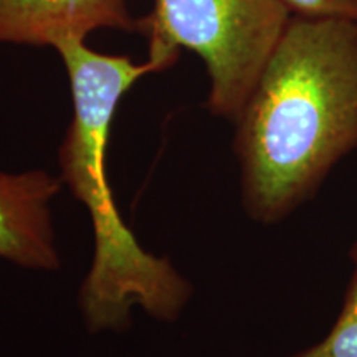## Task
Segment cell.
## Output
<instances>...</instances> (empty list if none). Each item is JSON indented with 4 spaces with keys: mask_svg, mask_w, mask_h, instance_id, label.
<instances>
[{
    "mask_svg": "<svg viewBox=\"0 0 357 357\" xmlns=\"http://www.w3.org/2000/svg\"><path fill=\"white\" fill-rule=\"evenodd\" d=\"M234 123L245 211L281 222L357 149V22L293 15Z\"/></svg>",
    "mask_w": 357,
    "mask_h": 357,
    "instance_id": "6da1fadb",
    "label": "cell"
},
{
    "mask_svg": "<svg viewBox=\"0 0 357 357\" xmlns=\"http://www.w3.org/2000/svg\"><path fill=\"white\" fill-rule=\"evenodd\" d=\"M68 75L73 116L58 149L65 187L88 211L95 238L91 266L78 294L89 333L126 331L134 307L151 318L177 321L192 298V284L166 257L141 247L121 218L106 167L111 124L123 96L146 75L167 70L147 56L136 63L68 38L53 48Z\"/></svg>",
    "mask_w": 357,
    "mask_h": 357,
    "instance_id": "7a4b0ae2",
    "label": "cell"
},
{
    "mask_svg": "<svg viewBox=\"0 0 357 357\" xmlns=\"http://www.w3.org/2000/svg\"><path fill=\"white\" fill-rule=\"evenodd\" d=\"M291 17L281 0H154L137 32L166 66L182 48L194 52L208 77V111L235 121Z\"/></svg>",
    "mask_w": 357,
    "mask_h": 357,
    "instance_id": "3957f363",
    "label": "cell"
},
{
    "mask_svg": "<svg viewBox=\"0 0 357 357\" xmlns=\"http://www.w3.org/2000/svg\"><path fill=\"white\" fill-rule=\"evenodd\" d=\"M61 187L42 169L0 171V260L35 271L60 268L52 204Z\"/></svg>",
    "mask_w": 357,
    "mask_h": 357,
    "instance_id": "277c9868",
    "label": "cell"
},
{
    "mask_svg": "<svg viewBox=\"0 0 357 357\" xmlns=\"http://www.w3.org/2000/svg\"><path fill=\"white\" fill-rule=\"evenodd\" d=\"M101 29L137 30L126 0H0V45L55 48Z\"/></svg>",
    "mask_w": 357,
    "mask_h": 357,
    "instance_id": "5b68a950",
    "label": "cell"
},
{
    "mask_svg": "<svg viewBox=\"0 0 357 357\" xmlns=\"http://www.w3.org/2000/svg\"><path fill=\"white\" fill-rule=\"evenodd\" d=\"M349 257L352 275L339 318L323 341L293 357H357V240Z\"/></svg>",
    "mask_w": 357,
    "mask_h": 357,
    "instance_id": "8992f818",
    "label": "cell"
},
{
    "mask_svg": "<svg viewBox=\"0 0 357 357\" xmlns=\"http://www.w3.org/2000/svg\"><path fill=\"white\" fill-rule=\"evenodd\" d=\"M294 17L357 22V0H281Z\"/></svg>",
    "mask_w": 357,
    "mask_h": 357,
    "instance_id": "52a82bcc",
    "label": "cell"
}]
</instances>
